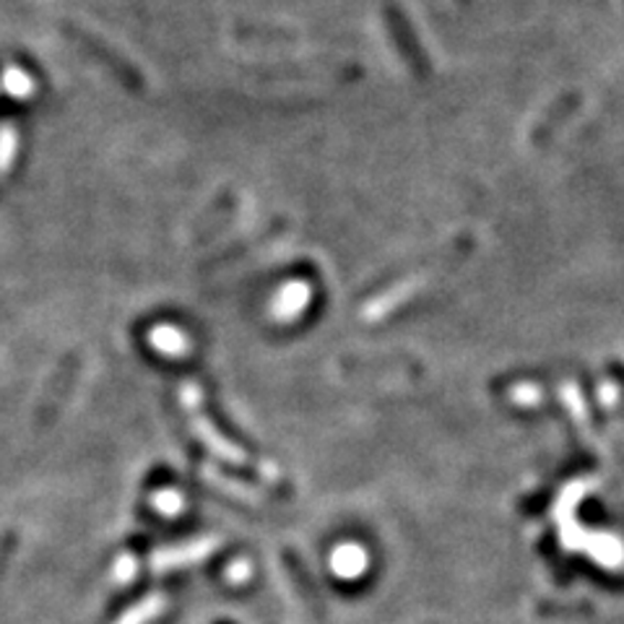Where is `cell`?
<instances>
[{"label":"cell","mask_w":624,"mask_h":624,"mask_svg":"<svg viewBox=\"0 0 624 624\" xmlns=\"http://www.w3.org/2000/svg\"><path fill=\"white\" fill-rule=\"evenodd\" d=\"M385 27L391 34L395 53L401 55V61L406 63V68L414 73L416 78H430L432 76V61L427 50L420 42L414 24L406 13L401 11V6H388L385 9Z\"/></svg>","instance_id":"1"},{"label":"cell","mask_w":624,"mask_h":624,"mask_svg":"<svg viewBox=\"0 0 624 624\" xmlns=\"http://www.w3.org/2000/svg\"><path fill=\"white\" fill-rule=\"evenodd\" d=\"M0 86H3V92L9 94V97H13V99H27V97H32V92H34L32 76H29L27 71L13 68V65H11V68L3 71Z\"/></svg>","instance_id":"8"},{"label":"cell","mask_w":624,"mask_h":624,"mask_svg":"<svg viewBox=\"0 0 624 624\" xmlns=\"http://www.w3.org/2000/svg\"><path fill=\"white\" fill-rule=\"evenodd\" d=\"M536 614L541 616H549V620H572V616H589L593 614V606L589 601H541L539 606H536Z\"/></svg>","instance_id":"7"},{"label":"cell","mask_w":624,"mask_h":624,"mask_svg":"<svg viewBox=\"0 0 624 624\" xmlns=\"http://www.w3.org/2000/svg\"><path fill=\"white\" fill-rule=\"evenodd\" d=\"M161 612V601L159 599H149L144 606H138L134 614L128 616V620H123V624H149L151 620H157Z\"/></svg>","instance_id":"13"},{"label":"cell","mask_w":624,"mask_h":624,"mask_svg":"<svg viewBox=\"0 0 624 624\" xmlns=\"http://www.w3.org/2000/svg\"><path fill=\"white\" fill-rule=\"evenodd\" d=\"M580 105H583V94L580 92H568V94H562V97H557L552 105H549L544 113L539 115V120L533 123L531 134H528V141H531L533 146H544L552 141L557 130H560L562 125L578 113Z\"/></svg>","instance_id":"2"},{"label":"cell","mask_w":624,"mask_h":624,"mask_svg":"<svg viewBox=\"0 0 624 624\" xmlns=\"http://www.w3.org/2000/svg\"><path fill=\"white\" fill-rule=\"evenodd\" d=\"M593 468H596V458H593L591 453H580V455H572L568 464H562L560 468H557L552 479L564 482V479H572V476H578V474L593 472Z\"/></svg>","instance_id":"11"},{"label":"cell","mask_w":624,"mask_h":624,"mask_svg":"<svg viewBox=\"0 0 624 624\" xmlns=\"http://www.w3.org/2000/svg\"><path fill=\"white\" fill-rule=\"evenodd\" d=\"M73 380H76V359H71L68 364L61 367V372H57L55 378H53V383H50L47 393L42 395V403H40V409H36V416H34L36 427L47 430L50 424L57 420V414H61L63 403L68 401Z\"/></svg>","instance_id":"4"},{"label":"cell","mask_w":624,"mask_h":624,"mask_svg":"<svg viewBox=\"0 0 624 624\" xmlns=\"http://www.w3.org/2000/svg\"><path fill=\"white\" fill-rule=\"evenodd\" d=\"M17 549H19V533L17 531L0 533V580H3L6 572H9Z\"/></svg>","instance_id":"12"},{"label":"cell","mask_w":624,"mask_h":624,"mask_svg":"<svg viewBox=\"0 0 624 624\" xmlns=\"http://www.w3.org/2000/svg\"><path fill=\"white\" fill-rule=\"evenodd\" d=\"M19 151V134L11 123H0V178L9 174Z\"/></svg>","instance_id":"10"},{"label":"cell","mask_w":624,"mask_h":624,"mask_svg":"<svg viewBox=\"0 0 624 624\" xmlns=\"http://www.w3.org/2000/svg\"><path fill=\"white\" fill-rule=\"evenodd\" d=\"M552 503H554V484H549V487L536 489L528 497L520 499L518 512L523 518H539L541 512H547L549 508H552Z\"/></svg>","instance_id":"9"},{"label":"cell","mask_w":624,"mask_h":624,"mask_svg":"<svg viewBox=\"0 0 624 624\" xmlns=\"http://www.w3.org/2000/svg\"><path fill=\"white\" fill-rule=\"evenodd\" d=\"M214 547H216V541L203 539V541H195V544L159 552L157 557H154V562H157V568H186V564L201 562L203 557H209L211 552H214Z\"/></svg>","instance_id":"5"},{"label":"cell","mask_w":624,"mask_h":624,"mask_svg":"<svg viewBox=\"0 0 624 624\" xmlns=\"http://www.w3.org/2000/svg\"><path fill=\"white\" fill-rule=\"evenodd\" d=\"M570 564L580 572V575L591 578L593 585H599V589L624 593V575H614V572L601 570L596 564H591V560H583V557H572Z\"/></svg>","instance_id":"6"},{"label":"cell","mask_w":624,"mask_h":624,"mask_svg":"<svg viewBox=\"0 0 624 624\" xmlns=\"http://www.w3.org/2000/svg\"><path fill=\"white\" fill-rule=\"evenodd\" d=\"M282 564L286 570V575H289V580H292V585H295L297 596L303 599L315 614L322 616V612H326V599H322L320 585L315 583V578H313L310 568H307V562L295 552V549H284Z\"/></svg>","instance_id":"3"},{"label":"cell","mask_w":624,"mask_h":624,"mask_svg":"<svg viewBox=\"0 0 624 624\" xmlns=\"http://www.w3.org/2000/svg\"><path fill=\"white\" fill-rule=\"evenodd\" d=\"M455 3H461V6H466V3H468V0H455Z\"/></svg>","instance_id":"14"}]
</instances>
